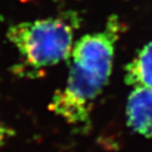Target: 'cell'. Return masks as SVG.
<instances>
[{"instance_id": "3957f363", "label": "cell", "mask_w": 152, "mask_h": 152, "mask_svg": "<svg viewBox=\"0 0 152 152\" xmlns=\"http://www.w3.org/2000/svg\"><path fill=\"white\" fill-rule=\"evenodd\" d=\"M127 123L133 131L152 137V89L137 87L127 102Z\"/></svg>"}, {"instance_id": "7a4b0ae2", "label": "cell", "mask_w": 152, "mask_h": 152, "mask_svg": "<svg viewBox=\"0 0 152 152\" xmlns=\"http://www.w3.org/2000/svg\"><path fill=\"white\" fill-rule=\"evenodd\" d=\"M75 23L68 18H47L11 26L9 40L26 66L42 69L69 58L74 45Z\"/></svg>"}, {"instance_id": "277c9868", "label": "cell", "mask_w": 152, "mask_h": 152, "mask_svg": "<svg viewBox=\"0 0 152 152\" xmlns=\"http://www.w3.org/2000/svg\"><path fill=\"white\" fill-rule=\"evenodd\" d=\"M126 83L134 88L152 89V42L148 43L126 66Z\"/></svg>"}, {"instance_id": "5b68a950", "label": "cell", "mask_w": 152, "mask_h": 152, "mask_svg": "<svg viewBox=\"0 0 152 152\" xmlns=\"http://www.w3.org/2000/svg\"><path fill=\"white\" fill-rule=\"evenodd\" d=\"M10 134H11L10 129H7V127L1 123V121H0V148L3 146V144L5 142V140L9 137Z\"/></svg>"}, {"instance_id": "6da1fadb", "label": "cell", "mask_w": 152, "mask_h": 152, "mask_svg": "<svg viewBox=\"0 0 152 152\" xmlns=\"http://www.w3.org/2000/svg\"><path fill=\"white\" fill-rule=\"evenodd\" d=\"M119 26L111 17L102 31L83 36L73 45L68 80L50 104L51 111L72 126H87L90 121L93 104L111 74Z\"/></svg>"}]
</instances>
